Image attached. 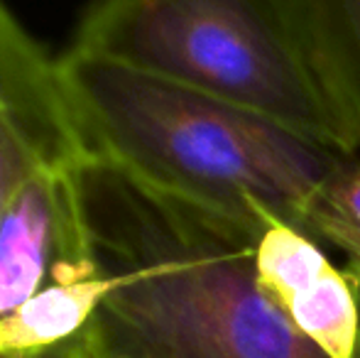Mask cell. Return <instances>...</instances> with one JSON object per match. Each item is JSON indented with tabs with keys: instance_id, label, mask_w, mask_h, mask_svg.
Instances as JSON below:
<instances>
[{
	"instance_id": "obj_9",
	"label": "cell",
	"mask_w": 360,
	"mask_h": 358,
	"mask_svg": "<svg viewBox=\"0 0 360 358\" xmlns=\"http://www.w3.org/2000/svg\"><path fill=\"white\" fill-rule=\"evenodd\" d=\"M307 229L321 245L346 255V270L360 280V150L346 153L314 194Z\"/></svg>"
},
{
	"instance_id": "obj_3",
	"label": "cell",
	"mask_w": 360,
	"mask_h": 358,
	"mask_svg": "<svg viewBox=\"0 0 360 358\" xmlns=\"http://www.w3.org/2000/svg\"><path fill=\"white\" fill-rule=\"evenodd\" d=\"M72 49L243 106L348 153L272 0H91Z\"/></svg>"
},
{
	"instance_id": "obj_7",
	"label": "cell",
	"mask_w": 360,
	"mask_h": 358,
	"mask_svg": "<svg viewBox=\"0 0 360 358\" xmlns=\"http://www.w3.org/2000/svg\"><path fill=\"white\" fill-rule=\"evenodd\" d=\"M348 153L360 150V0H272Z\"/></svg>"
},
{
	"instance_id": "obj_11",
	"label": "cell",
	"mask_w": 360,
	"mask_h": 358,
	"mask_svg": "<svg viewBox=\"0 0 360 358\" xmlns=\"http://www.w3.org/2000/svg\"><path fill=\"white\" fill-rule=\"evenodd\" d=\"M353 277V275H351ZM356 280V277H353ZM356 285H358V292H360V280H356ZM353 358H360V336H358V344H356V351H353Z\"/></svg>"
},
{
	"instance_id": "obj_10",
	"label": "cell",
	"mask_w": 360,
	"mask_h": 358,
	"mask_svg": "<svg viewBox=\"0 0 360 358\" xmlns=\"http://www.w3.org/2000/svg\"><path fill=\"white\" fill-rule=\"evenodd\" d=\"M8 358H98V354H96V346L91 341V331L86 326L79 336L64 341V344L49 346V349L32 351V354H22V356H8Z\"/></svg>"
},
{
	"instance_id": "obj_1",
	"label": "cell",
	"mask_w": 360,
	"mask_h": 358,
	"mask_svg": "<svg viewBox=\"0 0 360 358\" xmlns=\"http://www.w3.org/2000/svg\"><path fill=\"white\" fill-rule=\"evenodd\" d=\"M76 174L110 282L89 324L98 358H328L257 282L260 231L172 199L98 155Z\"/></svg>"
},
{
	"instance_id": "obj_12",
	"label": "cell",
	"mask_w": 360,
	"mask_h": 358,
	"mask_svg": "<svg viewBox=\"0 0 360 358\" xmlns=\"http://www.w3.org/2000/svg\"><path fill=\"white\" fill-rule=\"evenodd\" d=\"M0 358H8V356H0Z\"/></svg>"
},
{
	"instance_id": "obj_6",
	"label": "cell",
	"mask_w": 360,
	"mask_h": 358,
	"mask_svg": "<svg viewBox=\"0 0 360 358\" xmlns=\"http://www.w3.org/2000/svg\"><path fill=\"white\" fill-rule=\"evenodd\" d=\"M257 282L294 326L328 358H353L360 336V292L311 234L270 221L252 245Z\"/></svg>"
},
{
	"instance_id": "obj_4",
	"label": "cell",
	"mask_w": 360,
	"mask_h": 358,
	"mask_svg": "<svg viewBox=\"0 0 360 358\" xmlns=\"http://www.w3.org/2000/svg\"><path fill=\"white\" fill-rule=\"evenodd\" d=\"M91 155L59 59L0 0V211L37 172L76 167Z\"/></svg>"
},
{
	"instance_id": "obj_8",
	"label": "cell",
	"mask_w": 360,
	"mask_h": 358,
	"mask_svg": "<svg viewBox=\"0 0 360 358\" xmlns=\"http://www.w3.org/2000/svg\"><path fill=\"white\" fill-rule=\"evenodd\" d=\"M108 275L44 287L10 317L0 319V356H22L79 336L94 321L105 292Z\"/></svg>"
},
{
	"instance_id": "obj_5",
	"label": "cell",
	"mask_w": 360,
	"mask_h": 358,
	"mask_svg": "<svg viewBox=\"0 0 360 358\" xmlns=\"http://www.w3.org/2000/svg\"><path fill=\"white\" fill-rule=\"evenodd\" d=\"M76 172L79 165L37 172L0 211V319L44 287L101 272Z\"/></svg>"
},
{
	"instance_id": "obj_2",
	"label": "cell",
	"mask_w": 360,
	"mask_h": 358,
	"mask_svg": "<svg viewBox=\"0 0 360 358\" xmlns=\"http://www.w3.org/2000/svg\"><path fill=\"white\" fill-rule=\"evenodd\" d=\"M64 87L91 153L162 194L252 234L307 231L314 194L346 153L243 106L69 49Z\"/></svg>"
}]
</instances>
